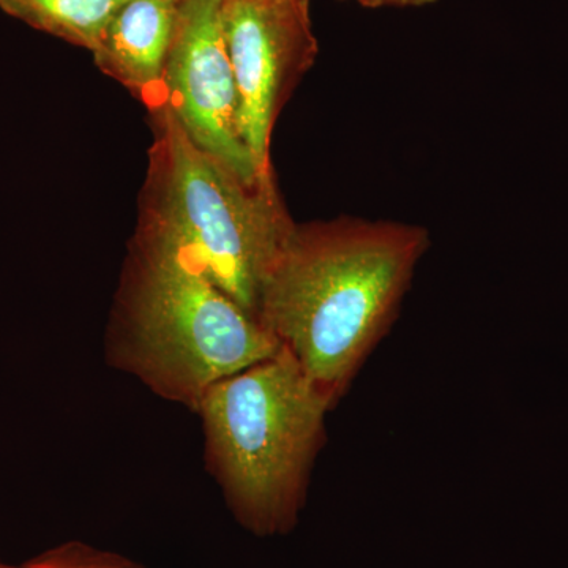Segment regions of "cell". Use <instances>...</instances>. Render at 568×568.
<instances>
[{
	"label": "cell",
	"instance_id": "obj_1",
	"mask_svg": "<svg viewBox=\"0 0 568 568\" xmlns=\"http://www.w3.org/2000/svg\"><path fill=\"white\" fill-rule=\"evenodd\" d=\"M428 245L416 224H295L264 284L257 320L332 406L394 323Z\"/></svg>",
	"mask_w": 568,
	"mask_h": 568
},
{
	"label": "cell",
	"instance_id": "obj_9",
	"mask_svg": "<svg viewBox=\"0 0 568 568\" xmlns=\"http://www.w3.org/2000/svg\"><path fill=\"white\" fill-rule=\"evenodd\" d=\"M17 568H144L133 560L123 558L115 552L82 544L67 541L59 547L48 549Z\"/></svg>",
	"mask_w": 568,
	"mask_h": 568
},
{
	"label": "cell",
	"instance_id": "obj_10",
	"mask_svg": "<svg viewBox=\"0 0 568 568\" xmlns=\"http://www.w3.org/2000/svg\"><path fill=\"white\" fill-rule=\"evenodd\" d=\"M368 9H384V7H416L425 6L433 0H355Z\"/></svg>",
	"mask_w": 568,
	"mask_h": 568
},
{
	"label": "cell",
	"instance_id": "obj_4",
	"mask_svg": "<svg viewBox=\"0 0 568 568\" xmlns=\"http://www.w3.org/2000/svg\"><path fill=\"white\" fill-rule=\"evenodd\" d=\"M332 407L283 346L205 392L196 410L205 459L248 532L284 536L297 525Z\"/></svg>",
	"mask_w": 568,
	"mask_h": 568
},
{
	"label": "cell",
	"instance_id": "obj_5",
	"mask_svg": "<svg viewBox=\"0 0 568 568\" xmlns=\"http://www.w3.org/2000/svg\"><path fill=\"white\" fill-rule=\"evenodd\" d=\"M222 17L237 84L242 140L257 173L272 179L276 119L316 61L310 0H222Z\"/></svg>",
	"mask_w": 568,
	"mask_h": 568
},
{
	"label": "cell",
	"instance_id": "obj_2",
	"mask_svg": "<svg viewBox=\"0 0 568 568\" xmlns=\"http://www.w3.org/2000/svg\"><path fill=\"white\" fill-rule=\"evenodd\" d=\"M152 112L153 144L134 241L200 268L250 315L295 223L275 181L250 183L194 144L170 108Z\"/></svg>",
	"mask_w": 568,
	"mask_h": 568
},
{
	"label": "cell",
	"instance_id": "obj_3",
	"mask_svg": "<svg viewBox=\"0 0 568 568\" xmlns=\"http://www.w3.org/2000/svg\"><path fill=\"white\" fill-rule=\"evenodd\" d=\"M280 347L200 268L133 239L108 327L114 368L196 413L209 388Z\"/></svg>",
	"mask_w": 568,
	"mask_h": 568
},
{
	"label": "cell",
	"instance_id": "obj_11",
	"mask_svg": "<svg viewBox=\"0 0 568 568\" xmlns=\"http://www.w3.org/2000/svg\"><path fill=\"white\" fill-rule=\"evenodd\" d=\"M0 568H9V567H2V566H0Z\"/></svg>",
	"mask_w": 568,
	"mask_h": 568
},
{
	"label": "cell",
	"instance_id": "obj_7",
	"mask_svg": "<svg viewBox=\"0 0 568 568\" xmlns=\"http://www.w3.org/2000/svg\"><path fill=\"white\" fill-rule=\"evenodd\" d=\"M182 0H126L92 52L97 67L149 110L164 106V70Z\"/></svg>",
	"mask_w": 568,
	"mask_h": 568
},
{
	"label": "cell",
	"instance_id": "obj_6",
	"mask_svg": "<svg viewBox=\"0 0 568 568\" xmlns=\"http://www.w3.org/2000/svg\"><path fill=\"white\" fill-rule=\"evenodd\" d=\"M163 88L164 106L170 108L194 144L246 182L275 181L257 173L242 140L222 0H182Z\"/></svg>",
	"mask_w": 568,
	"mask_h": 568
},
{
	"label": "cell",
	"instance_id": "obj_8",
	"mask_svg": "<svg viewBox=\"0 0 568 568\" xmlns=\"http://www.w3.org/2000/svg\"><path fill=\"white\" fill-rule=\"evenodd\" d=\"M126 0H0L10 17L77 47L95 51Z\"/></svg>",
	"mask_w": 568,
	"mask_h": 568
}]
</instances>
